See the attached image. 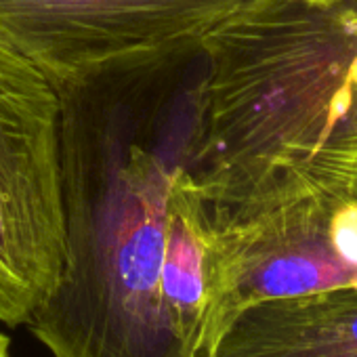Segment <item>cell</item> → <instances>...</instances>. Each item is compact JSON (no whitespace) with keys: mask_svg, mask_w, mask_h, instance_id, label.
Returning a JSON list of instances; mask_svg holds the SVG:
<instances>
[{"mask_svg":"<svg viewBox=\"0 0 357 357\" xmlns=\"http://www.w3.org/2000/svg\"><path fill=\"white\" fill-rule=\"evenodd\" d=\"M259 0H0V32L61 91L135 78L194 53Z\"/></svg>","mask_w":357,"mask_h":357,"instance_id":"cell-4","label":"cell"},{"mask_svg":"<svg viewBox=\"0 0 357 357\" xmlns=\"http://www.w3.org/2000/svg\"><path fill=\"white\" fill-rule=\"evenodd\" d=\"M330 234L332 244L340 259L357 269V198L349 196L340 200L330 219Z\"/></svg>","mask_w":357,"mask_h":357,"instance_id":"cell-8","label":"cell"},{"mask_svg":"<svg viewBox=\"0 0 357 357\" xmlns=\"http://www.w3.org/2000/svg\"><path fill=\"white\" fill-rule=\"evenodd\" d=\"M349 145H351V151L353 155L357 158V114L353 118V124H351V132H349Z\"/></svg>","mask_w":357,"mask_h":357,"instance_id":"cell-9","label":"cell"},{"mask_svg":"<svg viewBox=\"0 0 357 357\" xmlns=\"http://www.w3.org/2000/svg\"><path fill=\"white\" fill-rule=\"evenodd\" d=\"M0 357H11V338L0 332Z\"/></svg>","mask_w":357,"mask_h":357,"instance_id":"cell-10","label":"cell"},{"mask_svg":"<svg viewBox=\"0 0 357 357\" xmlns=\"http://www.w3.org/2000/svg\"><path fill=\"white\" fill-rule=\"evenodd\" d=\"M215 294L211 211L183 164L170 172L164 213L160 303L164 321L185 357H206V330Z\"/></svg>","mask_w":357,"mask_h":357,"instance_id":"cell-6","label":"cell"},{"mask_svg":"<svg viewBox=\"0 0 357 357\" xmlns=\"http://www.w3.org/2000/svg\"><path fill=\"white\" fill-rule=\"evenodd\" d=\"M351 192L305 172L278 176L252 196L208 206L215 244V294L206 357L248 307L288 296L357 286V269L332 244L334 206Z\"/></svg>","mask_w":357,"mask_h":357,"instance_id":"cell-5","label":"cell"},{"mask_svg":"<svg viewBox=\"0 0 357 357\" xmlns=\"http://www.w3.org/2000/svg\"><path fill=\"white\" fill-rule=\"evenodd\" d=\"M172 166L130 145L109 196L97 206L68 198V265L30 321L53 357H185L160 303Z\"/></svg>","mask_w":357,"mask_h":357,"instance_id":"cell-2","label":"cell"},{"mask_svg":"<svg viewBox=\"0 0 357 357\" xmlns=\"http://www.w3.org/2000/svg\"><path fill=\"white\" fill-rule=\"evenodd\" d=\"M208 357H357V286L257 303Z\"/></svg>","mask_w":357,"mask_h":357,"instance_id":"cell-7","label":"cell"},{"mask_svg":"<svg viewBox=\"0 0 357 357\" xmlns=\"http://www.w3.org/2000/svg\"><path fill=\"white\" fill-rule=\"evenodd\" d=\"M61 89L0 32V324L30 326L68 265Z\"/></svg>","mask_w":357,"mask_h":357,"instance_id":"cell-3","label":"cell"},{"mask_svg":"<svg viewBox=\"0 0 357 357\" xmlns=\"http://www.w3.org/2000/svg\"><path fill=\"white\" fill-rule=\"evenodd\" d=\"M351 196L357 198V164H355V174H353V185H351Z\"/></svg>","mask_w":357,"mask_h":357,"instance_id":"cell-11","label":"cell"},{"mask_svg":"<svg viewBox=\"0 0 357 357\" xmlns=\"http://www.w3.org/2000/svg\"><path fill=\"white\" fill-rule=\"evenodd\" d=\"M183 166L208 206L305 172L351 192L357 0H259L200 51Z\"/></svg>","mask_w":357,"mask_h":357,"instance_id":"cell-1","label":"cell"}]
</instances>
